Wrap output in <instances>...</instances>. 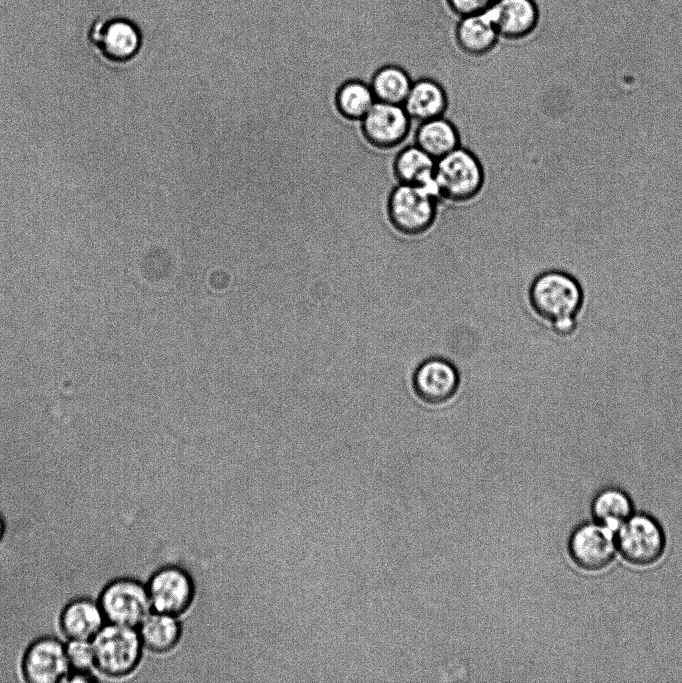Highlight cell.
I'll return each instance as SVG.
<instances>
[{
  "label": "cell",
  "instance_id": "obj_15",
  "mask_svg": "<svg viewBox=\"0 0 682 683\" xmlns=\"http://www.w3.org/2000/svg\"><path fill=\"white\" fill-rule=\"evenodd\" d=\"M403 107L412 121L420 123L444 116L448 96L439 81L430 76H422L413 80Z\"/></svg>",
  "mask_w": 682,
  "mask_h": 683
},
{
  "label": "cell",
  "instance_id": "obj_5",
  "mask_svg": "<svg viewBox=\"0 0 682 683\" xmlns=\"http://www.w3.org/2000/svg\"><path fill=\"white\" fill-rule=\"evenodd\" d=\"M97 601L106 623L135 628L152 609L146 585L130 577L110 580L101 589Z\"/></svg>",
  "mask_w": 682,
  "mask_h": 683
},
{
  "label": "cell",
  "instance_id": "obj_4",
  "mask_svg": "<svg viewBox=\"0 0 682 683\" xmlns=\"http://www.w3.org/2000/svg\"><path fill=\"white\" fill-rule=\"evenodd\" d=\"M95 670L108 678H122L139 665L144 649L135 627L106 623L91 640Z\"/></svg>",
  "mask_w": 682,
  "mask_h": 683
},
{
  "label": "cell",
  "instance_id": "obj_8",
  "mask_svg": "<svg viewBox=\"0 0 682 683\" xmlns=\"http://www.w3.org/2000/svg\"><path fill=\"white\" fill-rule=\"evenodd\" d=\"M615 542L622 557L635 566L654 564L665 550L661 526L645 514L631 516L620 526Z\"/></svg>",
  "mask_w": 682,
  "mask_h": 683
},
{
  "label": "cell",
  "instance_id": "obj_1",
  "mask_svg": "<svg viewBox=\"0 0 682 683\" xmlns=\"http://www.w3.org/2000/svg\"><path fill=\"white\" fill-rule=\"evenodd\" d=\"M528 303L534 316L555 336L571 339L585 312L586 292L574 274L548 269L530 283Z\"/></svg>",
  "mask_w": 682,
  "mask_h": 683
},
{
  "label": "cell",
  "instance_id": "obj_25",
  "mask_svg": "<svg viewBox=\"0 0 682 683\" xmlns=\"http://www.w3.org/2000/svg\"><path fill=\"white\" fill-rule=\"evenodd\" d=\"M5 532H6V523H5L4 517L0 513V543L2 542V540L4 538Z\"/></svg>",
  "mask_w": 682,
  "mask_h": 683
},
{
  "label": "cell",
  "instance_id": "obj_14",
  "mask_svg": "<svg viewBox=\"0 0 682 683\" xmlns=\"http://www.w3.org/2000/svg\"><path fill=\"white\" fill-rule=\"evenodd\" d=\"M499 36L521 38L531 33L539 22L534 0H494L488 7Z\"/></svg>",
  "mask_w": 682,
  "mask_h": 683
},
{
  "label": "cell",
  "instance_id": "obj_9",
  "mask_svg": "<svg viewBox=\"0 0 682 683\" xmlns=\"http://www.w3.org/2000/svg\"><path fill=\"white\" fill-rule=\"evenodd\" d=\"M22 679L28 683H58L66 680L69 667L65 643L54 636H40L23 651L20 661Z\"/></svg>",
  "mask_w": 682,
  "mask_h": 683
},
{
  "label": "cell",
  "instance_id": "obj_12",
  "mask_svg": "<svg viewBox=\"0 0 682 683\" xmlns=\"http://www.w3.org/2000/svg\"><path fill=\"white\" fill-rule=\"evenodd\" d=\"M615 547L612 530L598 523L578 526L568 542L570 558L585 571H599L607 567L614 557Z\"/></svg>",
  "mask_w": 682,
  "mask_h": 683
},
{
  "label": "cell",
  "instance_id": "obj_18",
  "mask_svg": "<svg viewBox=\"0 0 682 683\" xmlns=\"http://www.w3.org/2000/svg\"><path fill=\"white\" fill-rule=\"evenodd\" d=\"M414 141L436 160L461 146L457 127L444 116L418 123Z\"/></svg>",
  "mask_w": 682,
  "mask_h": 683
},
{
  "label": "cell",
  "instance_id": "obj_2",
  "mask_svg": "<svg viewBox=\"0 0 682 683\" xmlns=\"http://www.w3.org/2000/svg\"><path fill=\"white\" fill-rule=\"evenodd\" d=\"M484 180L481 161L462 146L436 161L434 187L440 201L469 202L481 192Z\"/></svg>",
  "mask_w": 682,
  "mask_h": 683
},
{
  "label": "cell",
  "instance_id": "obj_22",
  "mask_svg": "<svg viewBox=\"0 0 682 683\" xmlns=\"http://www.w3.org/2000/svg\"><path fill=\"white\" fill-rule=\"evenodd\" d=\"M376 102L369 82L349 79L337 89L335 105L346 119L360 121Z\"/></svg>",
  "mask_w": 682,
  "mask_h": 683
},
{
  "label": "cell",
  "instance_id": "obj_11",
  "mask_svg": "<svg viewBox=\"0 0 682 683\" xmlns=\"http://www.w3.org/2000/svg\"><path fill=\"white\" fill-rule=\"evenodd\" d=\"M146 587L152 610L173 616L185 612L194 596L190 575L177 566L157 570Z\"/></svg>",
  "mask_w": 682,
  "mask_h": 683
},
{
  "label": "cell",
  "instance_id": "obj_20",
  "mask_svg": "<svg viewBox=\"0 0 682 683\" xmlns=\"http://www.w3.org/2000/svg\"><path fill=\"white\" fill-rule=\"evenodd\" d=\"M413 79L411 74L397 64H384L375 69L369 85L376 101L403 105Z\"/></svg>",
  "mask_w": 682,
  "mask_h": 683
},
{
  "label": "cell",
  "instance_id": "obj_17",
  "mask_svg": "<svg viewBox=\"0 0 682 683\" xmlns=\"http://www.w3.org/2000/svg\"><path fill=\"white\" fill-rule=\"evenodd\" d=\"M436 161L414 143L403 147L395 155L392 171L398 183L429 187L435 191Z\"/></svg>",
  "mask_w": 682,
  "mask_h": 683
},
{
  "label": "cell",
  "instance_id": "obj_16",
  "mask_svg": "<svg viewBox=\"0 0 682 683\" xmlns=\"http://www.w3.org/2000/svg\"><path fill=\"white\" fill-rule=\"evenodd\" d=\"M499 32L488 8L481 13L463 16L456 26L459 48L471 56L489 52L497 43Z\"/></svg>",
  "mask_w": 682,
  "mask_h": 683
},
{
  "label": "cell",
  "instance_id": "obj_7",
  "mask_svg": "<svg viewBox=\"0 0 682 683\" xmlns=\"http://www.w3.org/2000/svg\"><path fill=\"white\" fill-rule=\"evenodd\" d=\"M461 376L448 359L432 356L423 360L414 370L411 387L416 398L431 408L449 405L457 396Z\"/></svg>",
  "mask_w": 682,
  "mask_h": 683
},
{
  "label": "cell",
  "instance_id": "obj_13",
  "mask_svg": "<svg viewBox=\"0 0 682 683\" xmlns=\"http://www.w3.org/2000/svg\"><path fill=\"white\" fill-rule=\"evenodd\" d=\"M105 624L97 599L89 597L69 600L58 616V628L66 640H92Z\"/></svg>",
  "mask_w": 682,
  "mask_h": 683
},
{
  "label": "cell",
  "instance_id": "obj_19",
  "mask_svg": "<svg viewBox=\"0 0 682 683\" xmlns=\"http://www.w3.org/2000/svg\"><path fill=\"white\" fill-rule=\"evenodd\" d=\"M176 616L150 612L136 627L143 647L156 653L173 649L180 640L181 626Z\"/></svg>",
  "mask_w": 682,
  "mask_h": 683
},
{
  "label": "cell",
  "instance_id": "obj_6",
  "mask_svg": "<svg viewBox=\"0 0 682 683\" xmlns=\"http://www.w3.org/2000/svg\"><path fill=\"white\" fill-rule=\"evenodd\" d=\"M88 41L106 60L126 63L141 50L143 36L139 26L129 18L111 16L94 21L88 29Z\"/></svg>",
  "mask_w": 682,
  "mask_h": 683
},
{
  "label": "cell",
  "instance_id": "obj_3",
  "mask_svg": "<svg viewBox=\"0 0 682 683\" xmlns=\"http://www.w3.org/2000/svg\"><path fill=\"white\" fill-rule=\"evenodd\" d=\"M439 201L432 188L398 183L387 198L388 221L402 235H422L433 226Z\"/></svg>",
  "mask_w": 682,
  "mask_h": 683
},
{
  "label": "cell",
  "instance_id": "obj_10",
  "mask_svg": "<svg viewBox=\"0 0 682 683\" xmlns=\"http://www.w3.org/2000/svg\"><path fill=\"white\" fill-rule=\"evenodd\" d=\"M412 122L403 105L376 101L360 120V128L368 144L377 149L389 150L406 140Z\"/></svg>",
  "mask_w": 682,
  "mask_h": 683
},
{
  "label": "cell",
  "instance_id": "obj_21",
  "mask_svg": "<svg viewBox=\"0 0 682 683\" xmlns=\"http://www.w3.org/2000/svg\"><path fill=\"white\" fill-rule=\"evenodd\" d=\"M591 511L596 523L618 530L632 516V502L620 489L606 488L595 496Z\"/></svg>",
  "mask_w": 682,
  "mask_h": 683
},
{
  "label": "cell",
  "instance_id": "obj_24",
  "mask_svg": "<svg viewBox=\"0 0 682 683\" xmlns=\"http://www.w3.org/2000/svg\"><path fill=\"white\" fill-rule=\"evenodd\" d=\"M493 2L494 0H448L452 10L460 17L481 13Z\"/></svg>",
  "mask_w": 682,
  "mask_h": 683
},
{
  "label": "cell",
  "instance_id": "obj_23",
  "mask_svg": "<svg viewBox=\"0 0 682 683\" xmlns=\"http://www.w3.org/2000/svg\"><path fill=\"white\" fill-rule=\"evenodd\" d=\"M69 673H91L95 656L91 640H67L65 643Z\"/></svg>",
  "mask_w": 682,
  "mask_h": 683
}]
</instances>
